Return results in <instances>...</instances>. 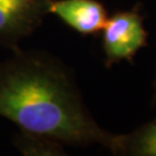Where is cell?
Instances as JSON below:
<instances>
[{
    "mask_svg": "<svg viewBox=\"0 0 156 156\" xmlns=\"http://www.w3.org/2000/svg\"><path fill=\"white\" fill-rule=\"evenodd\" d=\"M140 8L138 4L129 11L116 12L108 17L102 30L106 67L122 62H132L135 55L148 45V31Z\"/></svg>",
    "mask_w": 156,
    "mask_h": 156,
    "instance_id": "cell-2",
    "label": "cell"
},
{
    "mask_svg": "<svg viewBox=\"0 0 156 156\" xmlns=\"http://www.w3.org/2000/svg\"><path fill=\"white\" fill-rule=\"evenodd\" d=\"M14 146L26 156H62L65 153L64 144L45 135L20 131L14 140Z\"/></svg>",
    "mask_w": 156,
    "mask_h": 156,
    "instance_id": "cell-6",
    "label": "cell"
},
{
    "mask_svg": "<svg viewBox=\"0 0 156 156\" xmlns=\"http://www.w3.org/2000/svg\"><path fill=\"white\" fill-rule=\"evenodd\" d=\"M0 116L64 145L111 151L117 136L93 118L68 67L44 51L19 49L0 62Z\"/></svg>",
    "mask_w": 156,
    "mask_h": 156,
    "instance_id": "cell-1",
    "label": "cell"
},
{
    "mask_svg": "<svg viewBox=\"0 0 156 156\" xmlns=\"http://www.w3.org/2000/svg\"><path fill=\"white\" fill-rule=\"evenodd\" d=\"M111 153L118 156H156V117L129 133L117 134Z\"/></svg>",
    "mask_w": 156,
    "mask_h": 156,
    "instance_id": "cell-5",
    "label": "cell"
},
{
    "mask_svg": "<svg viewBox=\"0 0 156 156\" xmlns=\"http://www.w3.org/2000/svg\"><path fill=\"white\" fill-rule=\"evenodd\" d=\"M156 103V72H155V80H154V95H153V104Z\"/></svg>",
    "mask_w": 156,
    "mask_h": 156,
    "instance_id": "cell-7",
    "label": "cell"
},
{
    "mask_svg": "<svg viewBox=\"0 0 156 156\" xmlns=\"http://www.w3.org/2000/svg\"><path fill=\"white\" fill-rule=\"evenodd\" d=\"M50 14L84 36L102 33L109 17L104 5L98 0H53Z\"/></svg>",
    "mask_w": 156,
    "mask_h": 156,
    "instance_id": "cell-4",
    "label": "cell"
},
{
    "mask_svg": "<svg viewBox=\"0 0 156 156\" xmlns=\"http://www.w3.org/2000/svg\"><path fill=\"white\" fill-rule=\"evenodd\" d=\"M53 0H0V45L13 51L41 27Z\"/></svg>",
    "mask_w": 156,
    "mask_h": 156,
    "instance_id": "cell-3",
    "label": "cell"
}]
</instances>
